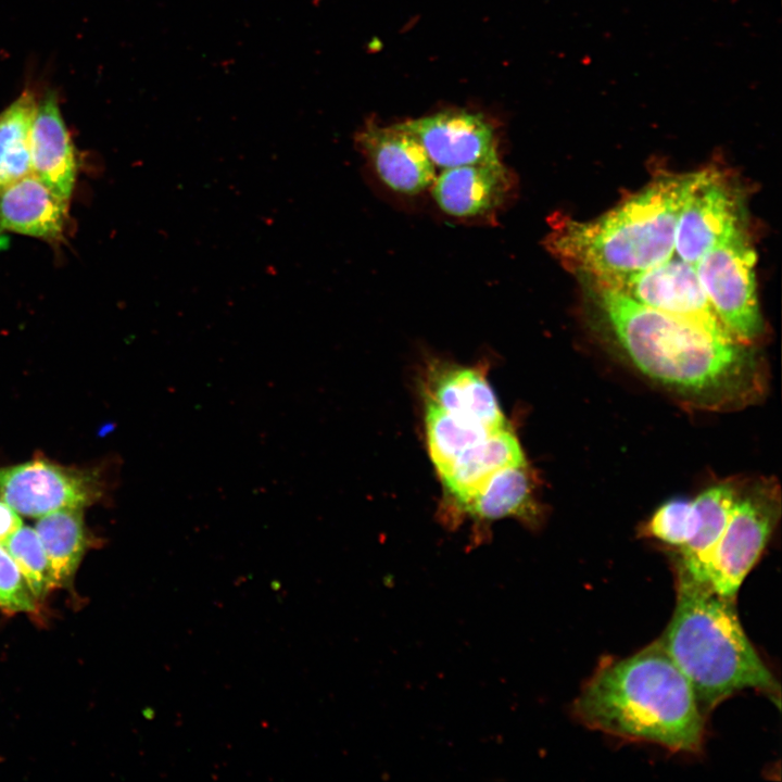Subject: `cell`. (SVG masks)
<instances>
[{
  "label": "cell",
  "mask_w": 782,
  "mask_h": 782,
  "mask_svg": "<svg viewBox=\"0 0 782 782\" xmlns=\"http://www.w3.org/2000/svg\"><path fill=\"white\" fill-rule=\"evenodd\" d=\"M604 285L649 307L685 319L714 337L736 340L711 307L695 264L676 254L648 269Z\"/></svg>",
  "instance_id": "obj_8"
},
{
  "label": "cell",
  "mask_w": 782,
  "mask_h": 782,
  "mask_svg": "<svg viewBox=\"0 0 782 782\" xmlns=\"http://www.w3.org/2000/svg\"><path fill=\"white\" fill-rule=\"evenodd\" d=\"M36 106L26 89L0 113V190L31 174L29 136Z\"/></svg>",
  "instance_id": "obj_20"
},
{
  "label": "cell",
  "mask_w": 782,
  "mask_h": 782,
  "mask_svg": "<svg viewBox=\"0 0 782 782\" xmlns=\"http://www.w3.org/2000/svg\"><path fill=\"white\" fill-rule=\"evenodd\" d=\"M425 421L427 446L438 475L444 472L468 447L494 431L458 418L430 401L426 402Z\"/></svg>",
  "instance_id": "obj_21"
},
{
  "label": "cell",
  "mask_w": 782,
  "mask_h": 782,
  "mask_svg": "<svg viewBox=\"0 0 782 782\" xmlns=\"http://www.w3.org/2000/svg\"><path fill=\"white\" fill-rule=\"evenodd\" d=\"M695 520L693 501L676 497L655 510L643 526L642 534L679 548L691 538Z\"/></svg>",
  "instance_id": "obj_23"
},
{
  "label": "cell",
  "mask_w": 782,
  "mask_h": 782,
  "mask_svg": "<svg viewBox=\"0 0 782 782\" xmlns=\"http://www.w3.org/2000/svg\"><path fill=\"white\" fill-rule=\"evenodd\" d=\"M755 265L756 252L743 226L695 263L716 315L737 341L747 344L754 343L764 331Z\"/></svg>",
  "instance_id": "obj_6"
},
{
  "label": "cell",
  "mask_w": 782,
  "mask_h": 782,
  "mask_svg": "<svg viewBox=\"0 0 782 782\" xmlns=\"http://www.w3.org/2000/svg\"><path fill=\"white\" fill-rule=\"evenodd\" d=\"M741 484L734 480L709 487L693 500L696 520L684 545L677 548V572L706 582L711 555L727 527Z\"/></svg>",
  "instance_id": "obj_16"
},
{
  "label": "cell",
  "mask_w": 782,
  "mask_h": 782,
  "mask_svg": "<svg viewBox=\"0 0 782 782\" xmlns=\"http://www.w3.org/2000/svg\"><path fill=\"white\" fill-rule=\"evenodd\" d=\"M34 600L17 565L0 544V607L9 611H31L35 609Z\"/></svg>",
  "instance_id": "obj_24"
},
{
  "label": "cell",
  "mask_w": 782,
  "mask_h": 782,
  "mask_svg": "<svg viewBox=\"0 0 782 782\" xmlns=\"http://www.w3.org/2000/svg\"><path fill=\"white\" fill-rule=\"evenodd\" d=\"M101 495L99 477L86 470L45 459L0 468V500L29 517L62 508H84Z\"/></svg>",
  "instance_id": "obj_7"
},
{
  "label": "cell",
  "mask_w": 782,
  "mask_h": 782,
  "mask_svg": "<svg viewBox=\"0 0 782 782\" xmlns=\"http://www.w3.org/2000/svg\"><path fill=\"white\" fill-rule=\"evenodd\" d=\"M431 187L443 212L455 217H474L497 207L509 191L512 179L497 160L445 168Z\"/></svg>",
  "instance_id": "obj_13"
},
{
  "label": "cell",
  "mask_w": 782,
  "mask_h": 782,
  "mask_svg": "<svg viewBox=\"0 0 782 782\" xmlns=\"http://www.w3.org/2000/svg\"><path fill=\"white\" fill-rule=\"evenodd\" d=\"M573 714L590 729L673 752L702 747L705 715L660 641L603 663L583 685Z\"/></svg>",
  "instance_id": "obj_2"
},
{
  "label": "cell",
  "mask_w": 782,
  "mask_h": 782,
  "mask_svg": "<svg viewBox=\"0 0 782 782\" xmlns=\"http://www.w3.org/2000/svg\"><path fill=\"white\" fill-rule=\"evenodd\" d=\"M459 508L482 520L509 516L535 520L539 510L527 463L495 472Z\"/></svg>",
  "instance_id": "obj_18"
},
{
  "label": "cell",
  "mask_w": 782,
  "mask_h": 782,
  "mask_svg": "<svg viewBox=\"0 0 782 782\" xmlns=\"http://www.w3.org/2000/svg\"><path fill=\"white\" fill-rule=\"evenodd\" d=\"M401 124L443 169L499 160L494 127L480 113L444 111Z\"/></svg>",
  "instance_id": "obj_10"
},
{
  "label": "cell",
  "mask_w": 782,
  "mask_h": 782,
  "mask_svg": "<svg viewBox=\"0 0 782 782\" xmlns=\"http://www.w3.org/2000/svg\"><path fill=\"white\" fill-rule=\"evenodd\" d=\"M29 153L31 174L55 195L68 201L77 176L75 150L54 93L37 103Z\"/></svg>",
  "instance_id": "obj_12"
},
{
  "label": "cell",
  "mask_w": 782,
  "mask_h": 782,
  "mask_svg": "<svg viewBox=\"0 0 782 782\" xmlns=\"http://www.w3.org/2000/svg\"><path fill=\"white\" fill-rule=\"evenodd\" d=\"M780 514L781 492L773 478L741 484L706 572V582L715 592L735 600L741 584L761 556Z\"/></svg>",
  "instance_id": "obj_5"
},
{
  "label": "cell",
  "mask_w": 782,
  "mask_h": 782,
  "mask_svg": "<svg viewBox=\"0 0 782 782\" xmlns=\"http://www.w3.org/2000/svg\"><path fill=\"white\" fill-rule=\"evenodd\" d=\"M67 202L29 174L0 190V227L48 241L61 239Z\"/></svg>",
  "instance_id": "obj_15"
},
{
  "label": "cell",
  "mask_w": 782,
  "mask_h": 782,
  "mask_svg": "<svg viewBox=\"0 0 782 782\" xmlns=\"http://www.w3.org/2000/svg\"><path fill=\"white\" fill-rule=\"evenodd\" d=\"M23 526L20 516L7 503L0 500V544Z\"/></svg>",
  "instance_id": "obj_25"
},
{
  "label": "cell",
  "mask_w": 782,
  "mask_h": 782,
  "mask_svg": "<svg viewBox=\"0 0 782 782\" xmlns=\"http://www.w3.org/2000/svg\"><path fill=\"white\" fill-rule=\"evenodd\" d=\"M740 200L715 169L701 171L676 226L674 254L695 264L706 252L742 227Z\"/></svg>",
  "instance_id": "obj_9"
},
{
  "label": "cell",
  "mask_w": 782,
  "mask_h": 782,
  "mask_svg": "<svg viewBox=\"0 0 782 782\" xmlns=\"http://www.w3.org/2000/svg\"><path fill=\"white\" fill-rule=\"evenodd\" d=\"M35 530L46 552L54 586L67 585L87 548L83 508H62L41 516Z\"/></svg>",
  "instance_id": "obj_19"
},
{
  "label": "cell",
  "mask_w": 782,
  "mask_h": 782,
  "mask_svg": "<svg viewBox=\"0 0 782 782\" xmlns=\"http://www.w3.org/2000/svg\"><path fill=\"white\" fill-rule=\"evenodd\" d=\"M588 280L605 327L626 361L677 401L723 412L764 396L767 374L751 344L714 337L685 319Z\"/></svg>",
  "instance_id": "obj_1"
},
{
  "label": "cell",
  "mask_w": 782,
  "mask_h": 782,
  "mask_svg": "<svg viewBox=\"0 0 782 782\" xmlns=\"http://www.w3.org/2000/svg\"><path fill=\"white\" fill-rule=\"evenodd\" d=\"M31 593L42 597L54 588L49 562L36 530L22 526L4 542Z\"/></svg>",
  "instance_id": "obj_22"
},
{
  "label": "cell",
  "mask_w": 782,
  "mask_h": 782,
  "mask_svg": "<svg viewBox=\"0 0 782 782\" xmlns=\"http://www.w3.org/2000/svg\"><path fill=\"white\" fill-rule=\"evenodd\" d=\"M677 602L659 640L689 680L702 712L754 690L780 704V685L744 632L734 600L677 572Z\"/></svg>",
  "instance_id": "obj_4"
},
{
  "label": "cell",
  "mask_w": 782,
  "mask_h": 782,
  "mask_svg": "<svg viewBox=\"0 0 782 782\" xmlns=\"http://www.w3.org/2000/svg\"><path fill=\"white\" fill-rule=\"evenodd\" d=\"M356 142L390 189L417 194L432 185L436 166L420 142L401 123L386 127L368 123L357 134Z\"/></svg>",
  "instance_id": "obj_11"
},
{
  "label": "cell",
  "mask_w": 782,
  "mask_h": 782,
  "mask_svg": "<svg viewBox=\"0 0 782 782\" xmlns=\"http://www.w3.org/2000/svg\"><path fill=\"white\" fill-rule=\"evenodd\" d=\"M522 463L526 459L520 443L505 426L468 447L439 477L444 489L461 507L495 472Z\"/></svg>",
  "instance_id": "obj_17"
},
{
  "label": "cell",
  "mask_w": 782,
  "mask_h": 782,
  "mask_svg": "<svg viewBox=\"0 0 782 782\" xmlns=\"http://www.w3.org/2000/svg\"><path fill=\"white\" fill-rule=\"evenodd\" d=\"M429 374L427 401L491 430L506 426L497 398L478 368L441 364Z\"/></svg>",
  "instance_id": "obj_14"
},
{
  "label": "cell",
  "mask_w": 782,
  "mask_h": 782,
  "mask_svg": "<svg viewBox=\"0 0 782 782\" xmlns=\"http://www.w3.org/2000/svg\"><path fill=\"white\" fill-rule=\"evenodd\" d=\"M699 174L661 176L590 220L564 217L547 249L568 269L602 283L648 269L674 254L678 216Z\"/></svg>",
  "instance_id": "obj_3"
}]
</instances>
